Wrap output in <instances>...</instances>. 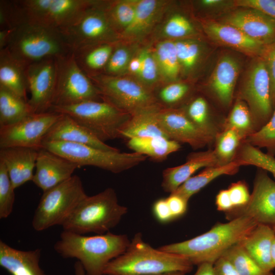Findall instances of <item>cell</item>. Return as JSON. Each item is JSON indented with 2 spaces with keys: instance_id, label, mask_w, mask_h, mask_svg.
Here are the masks:
<instances>
[{
  "instance_id": "1",
  "label": "cell",
  "mask_w": 275,
  "mask_h": 275,
  "mask_svg": "<svg viewBox=\"0 0 275 275\" xmlns=\"http://www.w3.org/2000/svg\"><path fill=\"white\" fill-rule=\"evenodd\" d=\"M258 225L247 216H240L226 223H218L210 230L193 238L164 245L165 252L187 258L194 265L213 264L233 245L238 244Z\"/></svg>"
},
{
  "instance_id": "2",
  "label": "cell",
  "mask_w": 275,
  "mask_h": 275,
  "mask_svg": "<svg viewBox=\"0 0 275 275\" xmlns=\"http://www.w3.org/2000/svg\"><path fill=\"white\" fill-rule=\"evenodd\" d=\"M96 1H5L3 7L4 17L10 29L21 24H30L60 32L71 25Z\"/></svg>"
},
{
  "instance_id": "3",
  "label": "cell",
  "mask_w": 275,
  "mask_h": 275,
  "mask_svg": "<svg viewBox=\"0 0 275 275\" xmlns=\"http://www.w3.org/2000/svg\"><path fill=\"white\" fill-rule=\"evenodd\" d=\"M130 242L126 235L109 232L86 236L63 230L53 248L64 258L76 259L86 275H104L108 263L123 254Z\"/></svg>"
},
{
  "instance_id": "4",
  "label": "cell",
  "mask_w": 275,
  "mask_h": 275,
  "mask_svg": "<svg viewBox=\"0 0 275 275\" xmlns=\"http://www.w3.org/2000/svg\"><path fill=\"white\" fill-rule=\"evenodd\" d=\"M194 265L180 255L152 248L135 234L125 252L105 267L104 275H157L172 272L187 273Z\"/></svg>"
},
{
  "instance_id": "5",
  "label": "cell",
  "mask_w": 275,
  "mask_h": 275,
  "mask_svg": "<svg viewBox=\"0 0 275 275\" xmlns=\"http://www.w3.org/2000/svg\"><path fill=\"white\" fill-rule=\"evenodd\" d=\"M127 212V208L119 204L115 190L109 187L87 196L62 227L64 231L78 234H103L115 227Z\"/></svg>"
},
{
  "instance_id": "6",
  "label": "cell",
  "mask_w": 275,
  "mask_h": 275,
  "mask_svg": "<svg viewBox=\"0 0 275 275\" xmlns=\"http://www.w3.org/2000/svg\"><path fill=\"white\" fill-rule=\"evenodd\" d=\"M4 49L26 67L46 59L72 52L59 31L30 24L11 29Z\"/></svg>"
},
{
  "instance_id": "7",
  "label": "cell",
  "mask_w": 275,
  "mask_h": 275,
  "mask_svg": "<svg viewBox=\"0 0 275 275\" xmlns=\"http://www.w3.org/2000/svg\"><path fill=\"white\" fill-rule=\"evenodd\" d=\"M50 111L71 117L103 142L120 138V131L131 117L130 114L104 100L54 106Z\"/></svg>"
},
{
  "instance_id": "8",
  "label": "cell",
  "mask_w": 275,
  "mask_h": 275,
  "mask_svg": "<svg viewBox=\"0 0 275 275\" xmlns=\"http://www.w3.org/2000/svg\"><path fill=\"white\" fill-rule=\"evenodd\" d=\"M87 196L80 177L75 175L43 191L33 217V229L40 232L62 226Z\"/></svg>"
},
{
  "instance_id": "9",
  "label": "cell",
  "mask_w": 275,
  "mask_h": 275,
  "mask_svg": "<svg viewBox=\"0 0 275 275\" xmlns=\"http://www.w3.org/2000/svg\"><path fill=\"white\" fill-rule=\"evenodd\" d=\"M43 146L78 167L92 166L114 173H119L136 167L147 157L134 152L104 150L87 145L65 142L44 141Z\"/></svg>"
},
{
  "instance_id": "10",
  "label": "cell",
  "mask_w": 275,
  "mask_h": 275,
  "mask_svg": "<svg viewBox=\"0 0 275 275\" xmlns=\"http://www.w3.org/2000/svg\"><path fill=\"white\" fill-rule=\"evenodd\" d=\"M89 77L99 90L102 100L131 116L147 110L161 108L153 92L139 80L122 75L103 73Z\"/></svg>"
},
{
  "instance_id": "11",
  "label": "cell",
  "mask_w": 275,
  "mask_h": 275,
  "mask_svg": "<svg viewBox=\"0 0 275 275\" xmlns=\"http://www.w3.org/2000/svg\"><path fill=\"white\" fill-rule=\"evenodd\" d=\"M105 4V2L96 1L71 25L60 32L72 52L88 46L119 41Z\"/></svg>"
},
{
  "instance_id": "12",
  "label": "cell",
  "mask_w": 275,
  "mask_h": 275,
  "mask_svg": "<svg viewBox=\"0 0 275 275\" xmlns=\"http://www.w3.org/2000/svg\"><path fill=\"white\" fill-rule=\"evenodd\" d=\"M57 60V82L52 107L102 100L99 90L79 67L72 52Z\"/></svg>"
},
{
  "instance_id": "13",
  "label": "cell",
  "mask_w": 275,
  "mask_h": 275,
  "mask_svg": "<svg viewBox=\"0 0 275 275\" xmlns=\"http://www.w3.org/2000/svg\"><path fill=\"white\" fill-rule=\"evenodd\" d=\"M239 99L248 106L257 130L271 117L274 108L271 98L270 80L261 57L254 58L247 70Z\"/></svg>"
},
{
  "instance_id": "14",
  "label": "cell",
  "mask_w": 275,
  "mask_h": 275,
  "mask_svg": "<svg viewBox=\"0 0 275 275\" xmlns=\"http://www.w3.org/2000/svg\"><path fill=\"white\" fill-rule=\"evenodd\" d=\"M62 114L49 111L33 113L12 124L0 126V148L24 147L38 151L44 139Z\"/></svg>"
},
{
  "instance_id": "15",
  "label": "cell",
  "mask_w": 275,
  "mask_h": 275,
  "mask_svg": "<svg viewBox=\"0 0 275 275\" xmlns=\"http://www.w3.org/2000/svg\"><path fill=\"white\" fill-rule=\"evenodd\" d=\"M57 58L31 64L25 68L28 103L33 113L49 112L53 106L57 82Z\"/></svg>"
},
{
  "instance_id": "16",
  "label": "cell",
  "mask_w": 275,
  "mask_h": 275,
  "mask_svg": "<svg viewBox=\"0 0 275 275\" xmlns=\"http://www.w3.org/2000/svg\"><path fill=\"white\" fill-rule=\"evenodd\" d=\"M226 215L229 221L244 215L258 224L275 227V181L268 176L267 171L260 169L257 173L247 204Z\"/></svg>"
},
{
  "instance_id": "17",
  "label": "cell",
  "mask_w": 275,
  "mask_h": 275,
  "mask_svg": "<svg viewBox=\"0 0 275 275\" xmlns=\"http://www.w3.org/2000/svg\"><path fill=\"white\" fill-rule=\"evenodd\" d=\"M159 124L167 137L195 149L210 143L214 139L204 132L188 118L181 108H160L157 113Z\"/></svg>"
},
{
  "instance_id": "18",
  "label": "cell",
  "mask_w": 275,
  "mask_h": 275,
  "mask_svg": "<svg viewBox=\"0 0 275 275\" xmlns=\"http://www.w3.org/2000/svg\"><path fill=\"white\" fill-rule=\"evenodd\" d=\"M202 28L214 43L231 48L254 58L261 57L268 45L255 41L237 28L218 19H201Z\"/></svg>"
},
{
  "instance_id": "19",
  "label": "cell",
  "mask_w": 275,
  "mask_h": 275,
  "mask_svg": "<svg viewBox=\"0 0 275 275\" xmlns=\"http://www.w3.org/2000/svg\"><path fill=\"white\" fill-rule=\"evenodd\" d=\"M218 20L234 26L264 44L275 41V19L257 9L240 8L228 12Z\"/></svg>"
},
{
  "instance_id": "20",
  "label": "cell",
  "mask_w": 275,
  "mask_h": 275,
  "mask_svg": "<svg viewBox=\"0 0 275 275\" xmlns=\"http://www.w3.org/2000/svg\"><path fill=\"white\" fill-rule=\"evenodd\" d=\"M78 166L46 149L38 151L32 181L45 191L73 176Z\"/></svg>"
},
{
  "instance_id": "21",
  "label": "cell",
  "mask_w": 275,
  "mask_h": 275,
  "mask_svg": "<svg viewBox=\"0 0 275 275\" xmlns=\"http://www.w3.org/2000/svg\"><path fill=\"white\" fill-rule=\"evenodd\" d=\"M240 64L235 57L224 54L218 60L208 82L209 89L219 102L229 106L240 71Z\"/></svg>"
},
{
  "instance_id": "22",
  "label": "cell",
  "mask_w": 275,
  "mask_h": 275,
  "mask_svg": "<svg viewBox=\"0 0 275 275\" xmlns=\"http://www.w3.org/2000/svg\"><path fill=\"white\" fill-rule=\"evenodd\" d=\"M44 141L65 142L87 145L104 150H120L101 141L87 128L65 114H62L50 128Z\"/></svg>"
},
{
  "instance_id": "23",
  "label": "cell",
  "mask_w": 275,
  "mask_h": 275,
  "mask_svg": "<svg viewBox=\"0 0 275 275\" xmlns=\"http://www.w3.org/2000/svg\"><path fill=\"white\" fill-rule=\"evenodd\" d=\"M38 151L24 147L0 148V161L4 164L15 189L33 180Z\"/></svg>"
},
{
  "instance_id": "24",
  "label": "cell",
  "mask_w": 275,
  "mask_h": 275,
  "mask_svg": "<svg viewBox=\"0 0 275 275\" xmlns=\"http://www.w3.org/2000/svg\"><path fill=\"white\" fill-rule=\"evenodd\" d=\"M215 166L219 165L214 150L191 153L184 163L164 170L161 187L172 194L200 169Z\"/></svg>"
},
{
  "instance_id": "25",
  "label": "cell",
  "mask_w": 275,
  "mask_h": 275,
  "mask_svg": "<svg viewBox=\"0 0 275 275\" xmlns=\"http://www.w3.org/2000/svg\"><path fill=\"white\" fill-rule=\"evenodd\" d=\"M166 7L165 2L136 0L133 19L131 24L119 34L118 40L132 42L141 39L160 18Z\"/></svg>"
},
{
  "instance_id": "26",
  "label": "cell",
  "mask_w": 275,
  "mask_h": 275,
  "mask_svg": "<svg viewBox=\"0 0 275 275\" xmlns=\"http://www.w3.org/2000/svg\"><path fill=\"white\" fill-rule=\"evenodd\" d=\"M41 251H21L0 240V265L11 275H47L40 266Z\"/></svg>"
},
{
  "instance_id": "27",
  "label": "cell",
  "mask_w": 275,
  "mask_h": 275,
  "mask_svg": "<svg viewBox=\"0 0 275 275\" xmlns=\"http://www.w3.org/2000/svg\"><path fill=\"white\" fill-rule=\"evenodd\" d=\"M275 238V227L258 224L238 244L263 269L271 271V251Z\"/></svg>"
},
{
  "instance_id": "28",
  "label": "cell",
  "mask_w": 275,
  "mask_h": 275,
  "mask_svg": "<svg viewBox=\"0 0 275 275\" xmlns=\"http://www.w3.org/2000/svg\"><path fill=\"white\" fill-rule=\"evenodd\" d=\"M118 42L88 46L72 53L79 67L90 77L103 73Z\"/></svg>"
},
{
  "instance_id": "29",
  "label": "cell",
  "mask_w": 275,
  "mask_h": 275,
  "mask_svg": "<svg viewBox=\"0 0 275 275\" xmlns=\"http://www.w3.org/2000/svg\"><path fill=\"white\" fill-rule=\"evenodd\" d=\"M25 68L5 49L0 50V86L28 101Z\"/></svg>"
},
{
  "instance_id": "30",
  "label": "cell",
  "mask_w": 275,
  "mask_h": 275,
  "mask_svg": "<svg viewBox=\"0 0 275 275\" xmlns=\"http://www.w3.org/2000/svg\"><path fill=\"white\" fill-rule=\"evenodd\" d=\"M160 109L147 110L131 115L120 131V138L128 140L154 136L168 138L157 119V113Z\"/></svg>"
},
{
  "instance_id": "31",
  "label": "cell",
  "mask_w": 275,
  "mask_h": 275,
  "mask_svg": "<svg viewBox=\"0 0 275 275\" xmlns=\"http://www.w3.org/2000/svg\"><path fill=\"white\" fill-rule=\"evenodd\" d=\"M240 166L237 161L233 160L225 165L205 168L199 174L191 177L172 194L180 196L188 201L191 196L217 177L236 174Z\"/></svg>"
},
{
  "instance_id": "32",
  "label": "cell",
  "mask_w": 275,
  "mask_h": 275,
  "mask_svg": "<svg viewBox=\"0 0 275 275\" xmlns=\"http://www.w3.org/2000/svg\"><path fill=\"white\" fill-rule=\"evenodd\" d=\"M127 145L134 152L157 162L165 160L181 148L179 143L162 136L132 138L128 140Z\"/></svg>"
},
{
  "instance_id": "33",
  "label": "cell",
  "mask_w": 275,
  "mask_h": 275,
  "mask_svg": "<svg viewBox=\"0 0 275 275\" xmlns=\"http://www.w3.org/2000/svg\"><path fill=\"white\" fill-rule=\"evenodd\" d=\"M32 114L28 101L0 86V126L13 124Z\"/></svg>"
},
{
  "instance_id": "34",
  "label": "cell",
  "mask_w": 275,
  "mask_h": 275,
  "mask_svg": "<svg viewBox=\"0 0 275 275\" xmlns=\"http://www.w3.org/2000/svg\"><path fill=\"white\" fill-rule=\"evenodd\" d=\"M153 53L160 75L170 83L176 81L181 71L174 41L167 39L159 42Z\"/></svg>"
},
{
  "instance_id": "35",
  "label": "cell",
  "mask_w": 275,
  "mask_h": 275,
  "mask_svg": "<svg viewBox=\"0 0 275 275\" xmlns=\"http://www.w3.org/2000/svg\"><path fill=\"white\" fill-rule=\"evenodd\" d=\"M182 108L196 126L213 139L216 138L217 127L210 116L208 103L204 98L196 97Z\"/></svg>"
},
{
  "instance_id": "36",
  "label": "cell",
  "mask_w": 275,
  "mask_h": 275,
  "mask_svg": "<svg viewBox=\"0 0 275 275\" xmlns=\"http://www.w3.org/2000/svg\"><path fill=\"white\" fill-rule=\"evenodd\" d=\"M224 127V129L235 130L243 140L257 130L250 110L244 101L237 99Z\"/></svg>"
},
{
  "instance_id": "37",
  "label": "cell",
  "mask_w": 275,
  "mask_h": 275,
  "mask_svg": "<svg viewBox=\"0 0 275 275\" xmlns=\"http://www.w3.org/2000/svg\"><path fill=\"white\" fill-rule=\"evenodd\" d=\"M136 4V0L106 2L105 10L108 19L118 36L132 22L135 13Z\"/></svg>"
},
{
  "instance_id": "38",
  "label": "cell",
  "mask_w": 275,
  "mask_h": 275,
  "mask_svg": "<svg viewBox=\"0 0 275 275\" xmlns=\"http://www.w3.org/2000/svg\"><path fill=\"white\" fill-rule=\"evenodd\" d=\"M174 41L181 72L190 73L201 59L202 49L200 42L193 37Z\"/></svg>"
},
{
  "instance_id": "39",
  "label": "cell",
  "mask_w": 275,
  "mask_h": 275,
  "mask_svg": "<svg viewBox=\"0 0 275 275\" xmlns=\"http://www.w3.org/2000/svg\"><path fill=\"white\" fill-rule=\"evenodd\" d=\"M240 275H274L261 267L239 244L228 249L223 255Z\"/></svg>"
},
{
  "instance_id": "40",
  "label": "cell",
  "mask_w": 275,
  "mask_h": 275,
  "mask_svg": "<svg viewBox=\"0 0 275 275\" xmlns=\"http://www.w3.org/2000/svg\"><path fill=\"white\" fill-rule=\"evenodd\" d=\"M242 140L239 134L232 129H224L218 133L213 150L219 166L228 164L234 160Z\"/></svg>"
},
{
  "instance_id": "41",
  "label": "cell",
  "mask_w": 275,
  "mask_h": 275,
  "mask_svg": "<svg viewBox=\"0 0 275 275\" xmlns=\"http://www.w3.org/2000/svg\"><path fill=\"white\" fill-rule=\"evenodd\" d=\"M242 166L252 165L270 172L275 178V158L250 144L244 145L239 155Z\"/></svg>"
},
{
  "instance_id": "42",
  "label": "cell",
  "mask_w": 275,
  "mask_h": 275,
  "mask_svg": "<svg viewBox=\"0 0 275 275\" xmlns=\"http://www.w3.org/2000/svg\"><path fill=\"white\" fill-rule=\"evenodd\" d=\"M189 92V87L185 83L175 81L162 87L158 93L154 94L161 108H175L182 101Z\"/></svg>"
},
{
  "instance_id": "43",
  "label": "cell",
  "mask_w": 275,
  "mask_h": 275,
  "mask_svg": "<svg viewBox=\"0 0 275 275\" xmlns=\"http://www.w3.org/2000/svg\"><path fill=\"white\" fill-rule=\"evenodd\" d=\"M244 142L258 148H265L267 154L275 155V108L268 122L248 136Z\"/></svg>"
},
{
  "instance_id": "44",
  "label": "cell",
  "mask_w": 275,
  "mask_h": 275,
  "mask_svg": "<svg viewBox=\"0 0 275 275\" xmlns=\"http://www.w3.org/2000/svg\"><path fill=\"white\" fill-rule=\"evenodd\" d=\"M196 33L190 21L184 16L177 13L172 15L162 28V34L169 40H176L193 37Z\"/></svg>"
},
{
  "instance_id": "45",
  "label": "cell",
  "mask_w": 275,
  "mask_h": 275,
  "mask_svg": "<svg viewBox=\"0 0 275 275\" xmlns=\"http://www.w3.org/2000/svg\"><path fill=\"white\" fill-rule=\"evenodd\" d=\"M13 187L4 164L0 161V218L9 217L15 202Z\"/></svg>"
},
{
  "instance_id": "46",
  "label": "cell",
  "mask_w": 275,
  "mask_h": 275,
  "mask_svg": "<svg viewBox=\"0 0 275 275\" xmlns=\"http://www.w3.org/2000/svg\"><path fill=\"white\" fill-rule=\"evenodd\" d=\"M139 53L142 58V67L138 77L142 83L153 91L160 73L153 51L146 48Z\"/></svg>"
},
{
  "instance_id": "47",
  "label": "cell",
  "mask_w": 275,
  "mask_h": 275,
  "mask_svg": "<svg viewBox=\"0 0 275 275\" xmlns=\"http://www.w3.org/2000/svg\"><path fill=\"white\" fill-rule=\"evenodd\" d=\"M132 58L130 50L124 46L117 45L103 73L108 75H121L127 69Z\"/></svg>"
},
{
  "instance_id": "48",
  "label": "cell",
  "mask_w": 275,
  "mask_h": 275,
  "mask_svg": "<svg viewBox=\"0 0 275 275\" xmlns=\"http://www.w3.org/2000/svg\"><path fill=\"white\" fill-rule=\"evenodd\" d=\"M228 190L233 209L242 207L249 201L251 195L246 184L242 181L233 183Z\"/></svg>"
},
{
  "instance_id": "49",
  "label": "cell",
  "mask_w": 275,
  "mask_h": 275,
  "mask_svg": "<svg viewBox=\"0 0 275 275\" xmlns=\"http://www.w3.org/2000/svg\"><path fill=\"white\" fill-rule=\"evenodd\" d=\"M261 57L265 62L269 76L271 98L275 108V41L267 45Z\"/></svg>"
},
{
  "instance_id": "50",
  "label": "cell",
  "mask_w": 275,
  "mask_h": 275,
  "mask_svg": "<svg viewBox=\"0 0 275 275\" xmlns=\"http://www.w3.org/2000/svg\"><path fill=\"white\" fill-rule=\"evenodd\" d=\"M234 5L260 10L275 19V0H236Z\"/></svg>"
},
{
  "instance_id": "51",
  "label": "cell",
  "mask_w": 275,
  "mask_h": 275,
  "mask_svg": "<svg viewBox=\"0 0 275 275\" xmlns=\"http://www.w3.org/2000/svg\"><path fill=\"white\" fill-rule=\"evenodd\" d=\"M166 199L174 219L181 216L186 211L188 201L183 197L174 194H170Z\"/></svg>"
},
{
  "instance_id": "52",
  "label": "cell",
  "mask_w": 275,
  "mask_h": 275,
  "mask_svg": "<svg viewBox=\"0 0 275 275\" xmlns=\"http://www.w3.org/2000/svg\"><path fill=\"white\" fill-rule=\"evenodd\" d=\"M153 212L156 218L160 223H166L174 219L166 198L159 199L154 202Z\"/></svg>"
},
{
  "instance_id": "53",
  "label": "cell",
  "mask_w": 275,
  "mask_h": 275,
  "mask_svg": "<svg viewBox=\"0 0 275 275\" xmlns=\"http://www.w3.org/2000/svg\"><path fill=\"white\" fill-rule=\"evenodd\" d=\"M215 275H240L231 263L224 256L213 264Z\"/></svg>"
},
{
  "instance_id": "54",
  "label": "cell",
  "mask_w": 275,
  "mask_h": 275,
  "mask_svg": "<svg viewBox=\"0 0 275 275\" xmlns=\"http://www.w3.org/2000/svg\"><path fill=\"white\" fill-rule=\"evenodd\" d=\"M215 204L218 210L226 213L234 208L228 189L219 191L216 197Z\"/></svg>"
},
{
  "instance_id": "55",
  "label": "cell",
  "mask_w": 275,
  "mask_h": 275,
  "mask_svg": "<svg viewBox=\"0 0 275 275\" xmlns=\"http://www.w3.org/2000/svg\"><path fill=\"white\" fill-rule=\"evenodd\" d=\"M200 3L203 7L210 10H216L232 5L234 6L233 1L202 0L200 1Z\"/></svg>"
},
{
  "instance_id": "56",
  "label": "cell",
  "mask_w": 275,
  "mask_h": 275,
  "mask_svg": "<svg viewBox=\"0 0 275 275\" xmlns=\"http://www.w3.org/2000/svg\"><path fill=\"white\" fill-rule=\"evenodd\" d=\"M142 67V58L140 53L131 59L127 69L129 72L138 76Z\"/></svg>"
},
{
  "instance_id": "57",
  "label": "cell",
  "mask_w": 275,
  "mask_h": 275,
  "mask_svg": "<svg viewBox=\"0 0 275 275\" xmlns=\"http://www.w3.org/2000/svg\"><path fill=\"white\" fill-rule=\"evenodd\" d=\"M194 275H215L213 264L203 263L198 265V268Z\"/></svg>"
},
{
  "instance_id": "58",
  "label": "cell",
  "mask_w": 275,
  "mask_h": 275,
  "mask_svg": "<svg viewBox=\"0 0 275 275\" xmlns=\"http://www.w3.org/2000/svg\"><path fill=\"white\" fill-rule=\"evenodd\" d=\"M11 29L0 30V50L3 49L7 45Z\"/></svg>"
},
{
  "instance_id": "59",
  "label": "cell",
  "mask_w": 275,
  "mask_h": 275,
  "mask_svg": "<svg viewBox=\"0 0 275 275\" xmlns=\"http://www.w3.org/2000/svg\"><path fill=\"white\" fill-rule=\"evenodd\" d=\"M74 275H86L85 270L81 264L78 261L74 265Z\"/></svg>"
},
{
  "instance_id": "60",
  "label": "cell",
  "mask_w": 275,
  "mask_h": 275,
  "mask_svg": "<svg viewBox=\"0 0 275 275\" xmlns=\"http://www.w3.org/2000/svg\"><path fill=\"white\" fill-rule=\"evenodd\" d=\"M271 258L272 265L275 268V238L273 239L271 251Z\"/></svg>"
},
{
  "instance_id": "61",
  "label": "cell",
  "mask_w": 275,
  "mask_h": 275,
  "mask_svg": "<svg viewBox=\"0 0 275 275\" xmlns=\"http://www.w3.org/2000/svg\"><path fill=\"white\" fill-rule=\"evenodd\" d=\"M157 275H186V273L180 272H168V273H165Z\"/></svg>"
}]
</instances>
